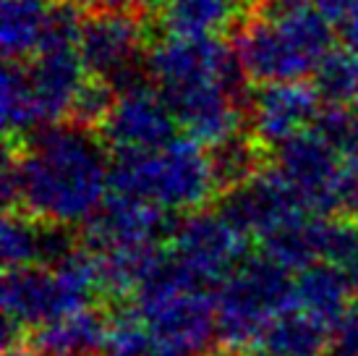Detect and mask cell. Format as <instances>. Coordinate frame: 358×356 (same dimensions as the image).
I'll use <instances>...</instances> for the list:
<instances>
[{"label": "cell", "instance_id": "cell-9", "mask_svg": "<svg viewBox=\"0 0 358 356\" xmlns=\"http://www.w3.org/2000/svg\"><path fill=\"white\" fill-rule=\"evenodd\" d=\"M340 152L317 129H306L275 149V168L296 189L311 215H335Z\"/></svg>", "mask_w": 358, "mask_h": 356}, {"label": "cell", "instance_id": "cell-15", "mask_svg": "<svg viewBox=\"0 0 358 356\" xmlns=\"http://www.w3.org/2000/svg\"><path fill=\"white\" fill-rule=\"evenodd\" d=\"M110 312L87 307L42 325L27 336V346L40 356H105Z\"/></svg>", "mask_w": 358, "mask_h": 356}, {"label": "cell", "instance_id": "cell-33", "mask_svg": "<svg viewBox=\"0 0 358 356\" xmlns=\"http://www.w3.org/2000/svg\"><path fill=\"white\" fill-rule=\"evenodd\" d=\"M199 356H238V351H230V348H217V351H204Z\"/></svg>", "mask_w": 358, "mask_h": 356}, {"label": "cell", "instance_id": "cell-1", "mask_svg": "<svg viewBox=\"0 0 358 356\" xmlns=\"http://www.w3.org/2000/svg\"><path fill=\"white\" fill-rule=\"evenodd\" d=\"M16 152L21 212L42 223L84 226L105 202L110 158L100 131L52 123L19 139Z\"/></svg>", "mask_w": 358, "mask_h": 356}, {"label": "cell", "instance_id": "cell-10", "mask_svg": "<svg viewBox=\"0 0 358 356\" xmlns=\"http://www.w3.org/2000/svg\"><path fill=\"white\" fill-rule=\"evenodd\" d=\"M178 131V121L165 97L150 79L120 89L115 105L102 126V137L113 149L152 152L170 144Z\"/></svg>", "mask_w": 358, "mask_h": 356}, {"label": "cell", "instance_id": "cell-32", "mask_svg": "<svg viewBox=\"0 0 358 356\" xmlns=\"http://www.w3.org/2000/svg\"><path fill=\"white\" fill-rule=\"evenodd\" d=\"M3 356H40V354H37V351H31V348L24 343V346H16V348H6Z\"/></svg>", "mask_w": 358, "mask_h": 356}, {"label": "cell", "instance_id": "cell-3", "mask_svg": "<svg viewBox=\"0 0 358 356\" xmlns=\"http://www.w3.org/2000/svg\"><path fill=\"white\" fill-rule=\"evenodd\" d=\"M110 191L152 202L168 212H194L217 194L209 149L191 137H176L152 152L113 149Z\"/></svg>", "mask_w": 358, "mask_h": 356}, {"label": "cell", "instance_id": "cell-12", "mask_svg": "<svg viewBox=\"0 0 358 356\" xmlns=\"http://www.w3.org/2000/svg\"><path fill=\"white\" fill-rule=\"evenodd\" d=\"M0 299L6 325L21 330L24 336L76 312L60 286L55 270L42 265L6 270Z\"/></svg>", "mask_w": 358, "mask_h": 356}, {"label": "cell", "instance_id": "cell-28", "mask_svg": "<svg viewBox=\"0 0 358 356\" xmlns=\"http://www.w3.org/2000/svg\"><path fill=\"white\" fill-rule=\"evenodd\" d=\"M324 356H358V304L329 330V343Z\"/></svg>", "mask_w": 358, "mask_h": 356}, {"label": "cell", "instance_id": "cell-27", "mask_svg": "<svg viewBox=\"0 0 358 356\" xmlns=\"http://www.w3.org/2000/svg\"><path fill=\"white\" fill-rule=\"evenodd\" d=\"M115 97H118V92H115L113 84L90 76L87 84L81 87L76 102H73L69 121L76 123V126H84V129L100 131L102 134V126H105L110 110L115 105Z\"/></svg>", "mask_w": 358, "mask_h": 356}, {"label": "cell", "instance_id": "cell-14", "mask_svg": "<svg viewBox=\"0 0 358 356\" xmlns=\"http://www.w3.org/2000/svg\"><path fill=\"white\" fill-rule=\"evenodd\" d=\"M27 69H29L42 129L71 118L73 102L90 79L79 48H45L37 55H31Z\"/></svg>", "mask_w": 358, "mask_h": 356}, {"label": "cell", "instance_id": "cell-23", "mask_svg": "<svg viewBox=\"0 0 358 356\" xmlns=\"http://www.w3.org/2000/svg\"><path fill=\"white\" fill-rule=\"evenodd\" d=\"M322 102L327 105H353L358 100V50L332 48L311 74Z\"/></svg>", "mask_w": 358, "mask_h": 356}, {"label": "cell", "instance_id": "cell-34", "mask_svg": "<svg viewBox=\"0 0 358 356\" xmlns=\"http://www.w3.org/2000/svg\"><path fill=\"white\" fill-rule=\"evenodd\" d=\"M254 3H264V0H254Z\"/></svg>", "mask_w": 358, "mask_h": 356}, {"label": "cell", "instance_id": "cell-26", "mask_svg": "<svg viewBox=\"0 0 358 356\" xmlns=\"http://www.w3.org/2000/svg\"><path fill=\"white\" fill-rule=\"evenodd\" d=\"M314 129L340 155H358V100L353 105H327L324 110H319Z\"/></svg>", "mask_w": 358, "mask_h": 356}, {"label": "cell", "instance_id": "cell-11", "mask_svg": "<svg viewBox=\"0 0 358 356\" xmlns=\"http://www.w3.org/2000/svg\"><path fill=\"white\" fill-rule=\"evenodd\" d=\"M217 210L238 228L243 236L264 238L280 226L301 215H311L296 189L282 178L278 168L269 165L249 184L233 189L228 194H220Z\"/></svg>", "mask_w": 358, "mask_h": 356}, {"label": "cell", "instance_id": "cell-19", "mask_svg": "<svg viewBox=\"0 0 358 356\" xmlns=\"http://www.w3.org/2000/svg\"><path fill=\"white\" fill-rule=\"evenodd\" d=\"M52 6L55 0H3L0 45L6 60H27L40 53Z\"/></svg>", "mask_w": 358, "mask_h": 356}, {"label": "cell", "instance_id": "cell-5", "mask_svg": "<svg viewBox=\"0 0 358 356\" xmlns=\"http://www.w3.org/2000/svg\"><path fill=\"white\" fill-rule=\"evenodd\" d=\"M147 16L136 8L87 11L81 24L79 55L90 76L113 84L115 92L150 79L144 45Z\"/></svg>", "mask_w": 358, "mask_h": 356}, {"label": "cell", "instance_id": "cell-35", "mask_svg": "<svg viewBox=\"0 0 358 356\" xmlns=\"http://www.w3.org/2000/svg\"><path fill=\"white\" fill-rule=\"evenodd\" d=\"M152 351H155V348H152ZM152 351H150V354H147V356H152Z\"/></svg>", "mask_w": 358, "mask_h": 356}, {"label": "cell", "instance_id": "cell-21", "mask_svg": "<svg viewBox=\"0 0 358 356\" xmlns=\"http://www.w3.org/2000/svg\"><path fill=\"white\" fill-rule=\"evenodd\" d=\"M329 343V327L290 307L280 312L267 325L254 348L267 356H324Z\"/></svg>", "mask_w": 358, "mask_h": 356}, {"label": "cell", "instance_id": "cell-16", "mask_svg": "<svg viewBox=\"0 0 358 356\" xmlns=\"http://www.w3.org/2000/svg\"><path fill=\"white\" fill-rule=\"evenodd\" d=\"M350 296L353 291L345 270L332 262H314L293 278V307L329 330L353 307Z\"/></svg>", "mask_w": 358, "mask_h": 356}, {"label": "cell", "instance_id": "cell-29", "mask_svg": "<svg viewBox=\"0 0 358 356\" xmlns=\"http://www.w3.org/2000/svg\"><path fill=\"white\" fill-rule=\"evenodd\" d=\"M338 27L345 48L358 50V0H350L348 11H345V16H343V21H340Z\"/></svg>", "mask_w": 358, "mask_h": 356}, {"label": "cell", "instance_id": "cell-24", "mask_svg": "<svg viewBox=\"0 0 358 356\" xmlns=\"http://www.w3.org/2000/svg\"><path fill=\"white\" fill-rule=\"evenodd\" d=\"M40 249L42 220L31 218L21 210H8L0 223V254L6 270L40 265Z\"/></svg>", "mask_w": 358, "mask_h": 356}, {"label": "cell", "instance_id": "cell-18", "mask_svg": "<svg viewBox=\"0 0 358 356\" xmlns=\"http://www.w3.org/2000/svg\"><path fill=\"white\" fill-rule=\"evenodd\" d=\"M243 13L241 0H165L157 11V21L168 37L201 40L238 24Z\"/></svg>", "mask_w": 358, "mask_h": 356}, {"label": "cell", "instance_id": "cell-7", "mask_svg": "<svg viewBox=\"0 0 358 356\" xmlns=\"http://www.w3.org/2000/svg\"><path fill=\"white\" fill-rule=\"evenodd\" d=\"M131 304L141 315L155 346L176 348L183 354H204L217 338V309L209 291H173L136 296Z\"/></svg>", "mask_w": 358, "mask_h": 356}, {"label": "cell", "instance_id": "cell-17", "mask_svg": "<svg viewBox=\"0 0 358 356\" xmlns=\"http://www.w3.org/2000/svg\"><path fill=\"white\" fill-rule=\"evenodd\" d=\"M332 215H301L269 236L259 238V247L267 259L288 273H301L314 262H324Z\"/></svg>", "mask_w": 358, "mask_h": 356}, {"label": "cell", "instance_id": "cell-2", "mask_svg": "<svg viewBox=\"0 0 358 356\" xmlns=\"http://www.w3.org/2000/svg\"><path fill=\"white\" fill-rule=\"evenodd\" d=\"M233 40L251 81H301L332 50V21L311 0H264L241 16Z\"/></svg>", "mask_w": 358, "mask_h": 356}, {"label": "cell", "instance_id": "cell-31", "mask_svg": "<svg viewBox=\"0 0 358 356\" xmlns=\"http://www.w3.org/2000/svg\"><path fill=\"white\" fill-rule=\"evenodd\" d=\"M343 270H345V278H348L353 296L358 299V252L348 259V262H345V267H343Z\"/></svg>", "mask_w": 358, "mask_h": 356}, {"label": "cell", "instance_id": "cell-30", "mask_svg": "<svg viewBox=\"0 0 358 356\" xmlns=\"http://www.w3.org/2000/svg\"><path fill=\"white\" fill-rule=\"evenodd\" d=\"M314 6H317L324 16H327L332 24H340L343 21V16H345V11H348L350 0H311Z\"/></svg>", "mask_w": 358, "mask_h": 356}, {"label": "cell", "instance_id": "cell-20", "mask_svg": "<svg viewBox=\"0 0 358 356\" xmlns=\"http://www.w3.org/2000/svg\"><path fill=\"white\" fill-rule=\"evenodd\" d=\"M209 165L217 194H228L269 168V149L251 131H238L209 147Z\"/></svg>", "mask_w": 358, "mask_h": 356}, {"label": "cell", "instance_id": "cell-22", "mask_svg": "<svg viewBox=\"0 0 358 356\" xmlns=\"http://www.w3.org/2000/svg\"><path fill=\"white\" fill-rule=\"evenodd\" d=\"M0 110H3V129L8 142L24 139L42 129L29 69L24 60H6L3 79H0Z\"/></svg>", "mask_w": 358, "mask_h": 356}, {"label": "cell", "instance_id": "cell-4", "mask_svg": "<svg viewBox=\"0 0 358 356\" xmlns=\"http://www.w3.org/2000/svg\"><path fill=\"white\" fill-rule=\"evenodd\" d=\"M293 307V275L264 254L246 257L215 288L220 346L251 351L267 325Z\"/></svg>", "mask_w": 358, "mask_h": 356}, {"label": "cell", "instance_id": "cell-8", "mask_svg": "<svg viewBox=\"0 0 358 356\" xmlns=\"http://www.w3.org/2000/svg\"><path fill=\"white\" fill-rule=\"evenodd\" d=\"M178 226V215L152 202L120 197L110 191L84 226L81 241L94 252L139 247V244H168Z\"/></svg>", "mask_w": 358, "mask_h": 356}, {"label": "cell", "instance_id": "cell-6", "mask_svg": "<svg viewBox=\"0 0 358 356\" xmlns=\"http://www.w3.org/2000/svg\"><path fill=\"white\" fill-rule=\"evenodd\" d=\"M249 236H243L220 210H194L178 218L168 241L176 259L201 288H217L236 267L249 257Z\"/></svg>", "mask_w": 358, "mask_h": 356}, {"label": "cell", "instance_id": "cell-13", "mask_svg": "<svg viewBox=\"0 0 358 356\" xmlns=\"http://www.w3.org/2000/svg\"><path fill=\"white\" fill-rule=\"evenodd\" d=\"M319 116V95L301 81L264 84L251 95L249 121L251 134L267 149H278L282 142L306 131Z\"/></svg>", "mask_w": 358, "mask_h": 356}, {"label": "cell", "instance_id": "cell-25", "mask_svg": "<svg viewBox=\"0 0 358 356\" xmlns=\"http://www.w3.org/2000/svg\"><path fill=\"white\" fill-rule=\"evenodd\" d=\"M155 348L150 330L131 301L110 307L105 356H147Z\"/></svg>", "mask_w": 358, "mask_h": 356}]
</instances>
